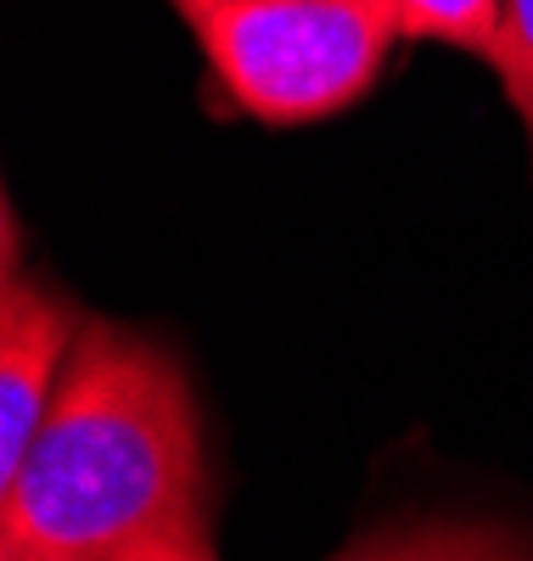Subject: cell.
I'll list each match as a JSON object with an SVG mask.
<instances>
[{"mask_svg":"<svg viewBox=\"0 0 533 561\" xmlns=\"http://www.w3.org/2000/svg\"><path fill=\"white\" fill-rule=\"evenodd\" d=\"M203 51V107L264 129L354 113L405 39L387 0H219L185 12Z\"/></svg>","mask_w":533,"mask_h":561,"instance_id":"2","label":"cell"},{"mask_svg":"<svg viewBox=\"0 0 533 561\" xmlns=\"http://www.w3.org/2000/svg\"><path fill=\"white\" fill-rule=\"evenodd\" d=\"M0 561H219L214 427L169 337L90 314L0 478Z\"/></svg>","mask_w":533,"mask_h":561,"instance_id":"1","label":"cell"},{"mask_svg":"<svg viewBox=\"0 0 533 561\" xmlns=\"http://www.w3.org/2000/svg\"><path fill=\"white\" fill-rule=\"evenodd\" d=\"M169 7L185 18V12H197V7H219V0H169Z\"/></svg>","mask_w":533,"mask_h":561,"instance_id":"7","label":"cell"},{"mask_svg":"<svg viewBox=\"0 0 533 561\" xmlns=\"http://www.w3.org/2000/svg\"><path fill=\"white\" fill-rule=\"evenodd\" d=\"M405 39L450 45L477 62H495V45L506 28V0H387Z\"/></svg>","mask_w":533,"mask_h":561,"instance_id":"5","label":"cell"},{"mask_svg":"<svg viewBox=\"0 0 533 561\" xmlns=\"http://www.w3.org/2000/svg\"><path fill=\"white\" fill-rule=\"evenodd\" d=\"M489 73L500 79V96L517 113L528 158H533V0H506V28H500Z\"/></svg>","mask_w":533,"mask_h":561,"instance_id":"6","label":"cell"},{"mask_svg":"<svg viewBox=\"0 0 533 561\" xmlns=\"http://www.w3.org/2000/svg\"><path fill=\"white\" fill-rule=\"evenodd\" d=\"M90 309L23 253V219L7 197L0 242V478L23 460L34 427L52 410Z\"/></svg>","mask_w":533,"mask_h":561,"instance_id":"3","label":"cell"},{"mask_svg":"<svg viewBox=\"0 0 533 561\" xmlns=\"http://www.w3.org/2000/svg\"><path fill=\"white\" fill-rule=\"evenodd\" d=\"M326 561H533V517L489 505H405L365 523Z\"/></svg>","mask_w":533,"mask_h":561,"instance_id":"4","label":"cell"}]
</instances>
